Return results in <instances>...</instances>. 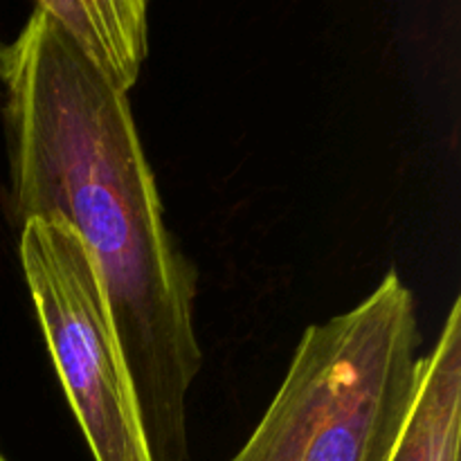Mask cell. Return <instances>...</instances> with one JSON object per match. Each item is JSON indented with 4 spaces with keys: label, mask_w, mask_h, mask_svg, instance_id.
I'll return each mask as SVG.
<instances>
[{
    "label": "cell",
    "mask_w": 461,
    "mask_h": 461,
    "mask_svg": "<svg viewBox=\"0 0 461 461\" xmlns=\"http://www.w3.org/2000/svg\"><path fill=\"white\" fill-rule=\"evenodd\" d=\"M23 275L59 381L95 461H151L106 297L68 225H21Z\"/></svg>",
    "instance_id": "3"
},
{
    "label": "cell",
    "mask_w": 461,
    "mask_h": 461,
    "mask_svg": "<svg viewBox=\"0 0 461 461\" xmlns=\"http://www.w3.org/2000/svg\"><path fill=\"white\" fill-rule=\"evenodd\" d=\"M88 61L129 95L149 52V5L144 0H41Z\"/></svg>",
    "instance_id": "5"
},
{
    "label": "cell",
    "mask_w": 461,
    "mask_h": 461,
    "mask_svg": "<svg viewBox=\"0 0 461 461\" xmlns=\"http://www.w3.org/2000/svg\"><path fill=\"white\" fill-rule=\"evenodd\" d=\"M414 295L394 270L311 324L259 426L230 461H390L419 385Z\"/></svg>",
    "instance_id": "2"
},
{
    "label": "cell",
    "mask_w": 461,
    "mask_h": 461,
    "mask_svg": "<svg viewBox=\"0 0 461 461\" xmlns=\"http://www.w3.org/2000/svg\"><path fill=\"white\" fill-rule=\"evenodd\" d=\"M3 84L14 219L57 221L79 237L151 461H189L187 396L203 363L196 270L162 219L129 95L41 7L7 48Z\"/></svg>",
    "instance_id": "1"
},
{
    "label": "cell",
    "mask_w": 461,
    "mask_h": 461,
    "mask_svg": "<svg viewBox=\"0 0 461 461\" xmlns=\"http://www.w3.org/2000/svg\"><path fill=\"white\" fill-rule=\"evenodd\" d=\"M5 57H7V45L0 43V84H3V72H5Z\"/></svg>",
    "instance_id": "6"
},
{
    "label": "cell",
    "mask_w": 461,
    "mask_h": 461,
    "mask_svg": "<svg viewBox=\"0 0 461 461\" xmlns=\"http://www.w3.org/2000/svg\"><path fill=\"white\" fill-rule=\"evenodd\" d=\"M461 450V300L421 358L419 385L390 461H459Z\"/></svg>",
    "instance_id": "4"
},
{
    "label": "cell",
    "mask_w": 461,
    "mask_h": 461,
    "mask_svg": "<svg viewBox=\"0 0 461 461\" xmlns=\"http://www.w3.org/2000/svg\"><path fill=\"white\" fill-rule=\"evenodd\" d=\"M0 461H9V459L3 455V450H0Z\"/></svg>",
    "instance_id": "7"
}]
</instances>
